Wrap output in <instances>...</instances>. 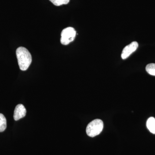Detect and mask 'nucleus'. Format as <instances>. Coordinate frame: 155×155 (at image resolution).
<instances>
[{
  "mask_svg": "<svg viewBox=\"0 0 155 155\" xmlns=\"http://www.w3.org/2000/svg\"><path fill=\"white\" fill-rule=\"evenodd\" d=\"M16 55L19 68L22 71L28 69L32 61L31 54L26 48L20 47L16 51Z\"/></svg>",
  "mask_w": 155,
  "mask_h": 155,
  "instance_id": "nucleus-1",
  "label": "nucleus"
},
{
  "mask_svg": "<svg viewBox=\"0 0 155 155\" xmlns=\"http://www.w3.org/2000/svg\"><path fill=\"white\" fill-rule=\"evenodd\" d=\"M103 128L104 123L103 121L101 119H95L87 125L86 130L87 134L90 137H94L102 132Z\"/></svg>",
  "mask_w": 155,
  "mask_h": 155,
  "instance_id": "nucleus-2",
  "label": "nucleus"
},
{
  "mask_svg": "<svg viewBox=\"0 0 155 155\" xmlns=\"http://www.w3.org/2000/svg\"><path fill=\"white\" fill-rule=\"evenodd\" d=\"M61 35V43L64 45H67L75 39L76 31L72 27H67L62 31Z\"/></svg>",
  "mask_w": 155,
  "mask_h": 155,
  "instance_id": "nucleus-3",
  "label": "nucleus"
},
{
  "mask_svg": "<svg viewBox=\"0 0 155 155\" xmlns=\"http://www.w3.org/2000/svg\"><path fill=\"white\" fill-rule=\"evenodd\" d=\"M138 43L136 41L132 42L130 44L126 46L122 51V54H121L122 59L124 60L128 58L132 53L135 51L138 48Z\"/></svg>",
  "mask_w": 155,
  "mask_h": 155,
  "instance_id": "nucleus-4",
  "label": "nucleus"
},
{
  "mask_svg": "<svg viewBox=\"0 0 155 155\" xmlns=\"http://www.w3.org/2000/svg\"><path fill=\"white\" fill-rule=\"evenodd\" d=\"M26 109L24 106L21 104L17 105L15 107L14 111V118L15 121H18L19 119L25 117L26 115Z\"/></svg>",
  "mask_w": 155,
  "mask_h": 155,
  "instance_id": "nucleus-5",
  "label": "nucleus"
},
{
  "mask_svg": "<svg viewBox=\"0 0 155 155\" xmlns=\"http://www.w3.org/2000/svg\"><path fill=\"white\" fill-rule=\"evenodd\" d=\"M147 126L151 133L155 134V119L154 117H150L147 122Z\"/></svg>",
  "mask_w": 155,
  "mask_h": 155,
  "instance_id": "nucleus-6",
  "label": "nucleus"
},
{
  "mask_svg": "<svg viewBox=\"0 0 155 155\" xmlns=\"http://www.w3.org/2000/svg\"><path fill=\"white\" fill-rule=\"evenodd\" d=\"M7 127V120L3 114H0V132H3Z\"/></svg>",
  "mask_w": 155,
  "mask_h": 155,
  "instance_id": "nucleus-7",
  "label": "nucleus"
},
{
  "mask_svg": "<svg viewBox=\"0 0 155 155\" xmlns=\"http://www.w3.org/2000/svg\"><path fill=\"white\" fill-rule=\"evenodd\" d=\"M146 70L150 75L155 76V64H148L146 67Z\"/></svg>",
  "mask_w": 155,
  "mask_h": 155,
  "instance_id": "nucleus-8",
  "label": "nucleus"
},
{
  "mask_svg": "<svg viewBox=\"0 0 155 155\" xmlns=\"http://www.w3.org/2000/svg\"><path fill=\"white\" fill-rule=\"evenodd\" d=\"M55 6H59L63 5H67L70 0H49Z\"/></svg>",
  "mask_w": 155,
  "mask_h": 155,
  "instance_id": "nucleus-9",
  "label": "nucleus"
}]
</instances>
